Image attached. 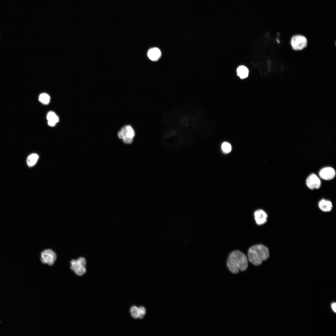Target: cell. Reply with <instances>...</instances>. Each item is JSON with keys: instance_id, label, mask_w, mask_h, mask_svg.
Listing matches in <instances>:
<instances>
[{"instance_id": "obj_7", "label": "cell", "mask_w": 336, "mask_h": 336, "mask_svg": "<svg viewBox=\"0 0 336 336\" xmlns=\"http://www.w3.org/2000/svg\"><path fill=\"white\" fill-rule=\"evenodd\" d=\"M319 174L320 177L323 180H330L335 177L336 171L332 167H326L321 169Z\"/></svg>"}, {"instance_id": "obj_1", "label": "cell", "mask_w": 336, "mask_h": 336, "mask_svg": "<svg viewBox=\"0 0 336 336\" xmlns=\"http://www.w3.org/2000/svg\"><path fill=\"white\" fill-rule=\"evenodd\" d=\"M227 265L231 272L236 274L239 270L243 271L246 269L248 266V260L246 255L241 252L234 251L229 256Z\"/></svg>"}, {"instance_id": "obj_4", "label": "cell", "mask_w": 336, "mask_h": 336, "mask_svg": "<svg viewBox=\"0 0 336 336\" xmlns=\"http://www.w3.org/2000/svg\"><path fill=\"white\" fill-rule=\"evenodd\" d=\"M57 258L56 253L52 249H45L40 253V260L41 262L49 266L53 265Z\"/></svg>"}, {"instance_id": "obj_17", "label": "cell", "mask_w": 336, "mask_h": 336, "mask_svg": "<svg viewBox=\"0 0 336 336\" xmlns=\"http://www.w3.org/2000/svg\"><path fill=\"white\" fill-rule=\"evenodd\" d=\"M130 312L133 318L137 319L138 318V308L136 306H132L130 309Z\"/></svg>"}, {"instance_id": "obj_13", "label": "cell", "mask_w": 336, "mask_h": 336, "mask_svg": "<svg viewBox=\"0 0 336 336\" xmlns=\"http://www.w3.org/2000/svg\"><path fill=\"white\" fill-rule=\"evenodd\" d=\"M39 158L38 154L33 153L27 157L26 162L29 166H32L35 164Z\"/></svg>"}, {"instance_id": "obj_8", "label": "cell", "mask_w": 336, "mask_h": 336, "mask_svg": "<svg viewBox=\"0 0 336 336\" xmlns=\"http://www.w3.org/2000/svg\"><path fill=\"white\" fill-rule=\"evenodd\" d=\"M119 138L123 140L126 139H133L135 135L134 131L130 125H126L123 127L118 133Z\"/></svg>"}, {"instance_id": "obj_11", "label": "cell", "mask_w": 336, "mask_h": 336, "mask_svg": "<svg viewBox=\"0 0 336 336\" xmlns=\"http://www.w3.org/2000/svg\"><path fill=\"white\" fill-rule=\"evenodd\" d=\"M149 58L152 61L158 60L161 55V52L158 48H154L149 50L147 53Z\"/></svg>"}, {"instance_id": "obj_3", "label": "cell", "mask_w": 336, "mask_h": 336, "mask_svg": "<svg viewBox=\"0 0 336 336\" xmlns=\"http://www.w3.org/2000/svg\"><path fill=\"white\" fill-rule=\"evenodd\" d=\"M86 260L83 257L72 259L70 261L71 269L77 275L82 276L86 272Z\"/></svg>"}, {"instance_id": "obj_9", "label": "cell", "mask_w": 336, "mask_h": 336, "mask_svg": "<svg viewBox=\"0 0 336 336\" xmlns=\"http://www.w3.org/2000/svg\"><path fill=\"white\" fill-rule=\"evenodd\" d=\"M254 216L257 224L260 225L265 223L267 221L268 216L264 210L259 209L254 212Z\"/></svg>"}, {"instance_id": "obj_16", "label": "cell", "mask_w": 336, "mask_h": 336, "mask_svg": "<svg viewBox=\"0 0 336 336\" xmlns=\"http://www.w3.org/2000/svg\"><path fill=\"white\" fill-rule=\"evenodd\" d=\"M222 149L223 151L226 153H228L230 152L231 150V145L228 142H224L222 145Z\"/></svg>"}, {"instance_id": "obj_2", "label": "cell", "mask_w": 336, "mask_h": 336, "mask_svg": "<svg viewBox=\"0 0 336 336\" xmlns=\"http://www.w3.org/2000/svg\"><path fill=\"white\" fill-rule=\"evenodd\" d=\"M269 251L264 245L259 244L251 246L248 250V257L249 261L255 265H260L262 261L269 257Z\"/></svg>"}, {"instance_id": "obj_14", "label": "cell", "mask_w": 336, "mask_h": 336, "mask_svg": "<svg viewBox=\"0 0 336 336\" xmlns=\"http://www.w3.org/2000/svg\"><path fill=\"white\" fill-rule=\"evenodd\" d=\"M47 119L48 121H53L56 123L58 122L59 118L55 113L53 111L49 112L47 114Z\"/></svg>"}, {"instance_id": "obj_19", "label": "cell", "mask_w": 336, "mask_h": 336, "mask_svg": "<svg viewBox=\"0 0 336 336\" xmlns=\"http://www.w3.org/2000/svg\"><path fill=\"white\" fill-rule=\"evenodd\" d=\"M331 307L333 311L336 312V304L335 303H333L331 304Z\"/></svg>"}, {"instance_id": "obj_6", "label": "cell", "mask_w": 336, "mask_h": 336, "mask_svg": "<svg viewBox=\"0 0 336 336\" xmlns=\"http://www.w3.org/2000/svg\"><path fill=\"white\" fill-rule=\"evenodd\" d=\"M307 186L310 189H317L321 185V181L320 178L315 174L312 173L309 175L306 179Z\"/></svg>"}, {"instance_id": "obj_5", "label": "cell", "mask_w": 336, "mask_h": 336, "mask_svg": "<svg viewBox=\"0 0 336 336\" xmlns=\"http://www.w3.org/2000/svg\"><path fill=\"white\" fill-rule=\"evenodd\" d=\"M290 43L293 50L300 51L304 49L306 47L307 40L304 35H296L291 37Z\"/></svg>"}, {"instance_id": "obj_12", "label": "cell", "mask_w": 336, "mask_h": 336, "mask_svg": "<svg viewBox=\"0 0 336 336\" xmlns=\"http://www.w3.org/2000/svg\"><path fill=\"white\" fill-rule=\"evenodd\" d=\"M237 75L241 79L247 77L249 74V70L247 67L243 65L239 66L237 69Z\"/></svg>"}, {"instance_id": "obj_10", "label": "cell", "mask_w": 336, "mask_h": 336, "mask_svg": "<svg viewBox=\"0 0 336 336\" xmlns=\"http://www.w3.org/2000/svg\"><path fill=\"white\" fill-rule=\"evenodd\" d=\"M333 206L332 203L330 201L325 199L320 200L318 203L319 208L324 212L330 211L332 209Z\"/></svg>"}, {"instance_id": "obj_15", "label": "cell", "mask_w": 336, "mask_h": 336, "mask_svg": "<svg viewBox=\"0 0 336 336\" xmlns=\"http://www.w3.org/2000/svg\"><path fill=\"white\" fill-rule=\"evenodd\" d=\"M50 96L47 94L43 93L41 94L39 97V100L42 103L47 104L50 101Z\"/></svg>"}, {"instance_id": "obj_18", "label": "cell", "mask_w": 336, "mask_h": 336, "mask_svg": "<svg viewBox=\"0 0 336 336\" xmlns=\"http://www.w3.org/2000/svg\"><path fill=\"white\" fill-rule=\"evenodd\" d=\"M146 313V310L144 307L142 306L138 308V318L140 319H142Z\"/></svg>"}]
</instances>
